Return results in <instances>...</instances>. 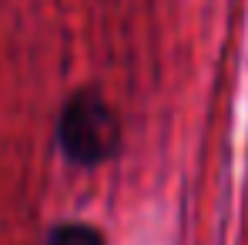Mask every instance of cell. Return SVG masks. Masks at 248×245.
I'll use <instances>...</instances> for the list:
<instances>
[{"mask_svg": "<svg viewBox=\"0 0 248 245\" xmlns=\"http://www.w3.org/2000/svg\"><path fill=\"white\" fill-rule=\"evenodd\" d=\"M47 245H104V239H101L97 229H91L84 222H64V225L54 229Z\"/></svg>", "mask_w": 248, "mask_h": 245, "instance_id": "2", "label": "cell"}, {"mask_svg": "<svg viewBox=\"0 0 248 245\" xmlns=\"http://www.w3.org/2000/svg\"><path fill=\"white\" fill-rule=\"evenodd\" d=\"M57 141L71 162L101 164L118 151V141H121V124L114 108L91 87L71 94L57 118Z\"/></svg>", "mask_w": 248, "mask_h": 245, "instance_id": "1", "label": "cell"}]
</instances>
